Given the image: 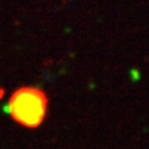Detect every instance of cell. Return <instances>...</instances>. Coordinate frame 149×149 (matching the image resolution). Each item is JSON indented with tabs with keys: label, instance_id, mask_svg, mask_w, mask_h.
Here are the masks:
<instances>
[{
	"label": "cell",
	"instance_id": "obj_1",
	"mask_svg": "<svg viewBox=\"0 0 149 149\" xmlns=\"http://www.w3.org/2000/svg\"><path fill=\"white\" fill-rule=\"evenodd\" d=\"M48 99L44 91L22 87L13 93L8 101V111L14 121L28 127H39L47 113Z\"/></svg>",
	"mask_w": 149,
	"mask_h": 149
}]
</instances>
